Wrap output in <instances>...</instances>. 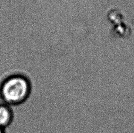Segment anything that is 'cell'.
Returning a JSON list of instances; mask_svg holds the SVG:
<instances>
[{"label":"cell","instance_id":"6da1fadb","mask_svg":"<svg viewBox=\"0 0 134 133\" xmlns=\"http://www.w3.org/2000/svg\"><path fill=\"white\" fill-rule=\"evenodd\" d=\"M31 83L21 75H14L6 78L0 86V97L4 103L15 106L24 103L30 98Z\"/></svg>","mask_w":134,"mask_h":133},{"label":"cell","instance_id":"7a4b0ae2","mask_svg":"<svg viewBox=\"0 0 134 133\" xmlns=\"http://www.w3.org/2000/svg\"><path fill=\"white\" fill-rule=\"evenodd\" d=\"M107 18L111 23V34L115 38H126L132 34V28L126 21V18L120 9L111 8L107 13Z\"/></svg>","mask_w":134,"mask_h":133},{"label":"cell","instance_id":"3957f363","mask_svg":"<svg viewBox=\"0 0 134 133\" xmlns=\"http://www.w3.org/2000/svg\"><path fill=\"white\" fill-rule=\"evenodd\" d=\"M13 111L11 107L4 103H0V127L4 129L13 120Z\"/></svg>","mask_w":134,"mask_h":133},{"label":"cell","instance_id":"277c9868","mask_svg":"<svg viewBox=\"0 0 134 133\" xmlns=\"http://www.w3.org/2000/svg\"><path fill=\"white\" fill-rule=\"evenodd\" d=\"M0 133H4V129H2V128L0 127Z\"/></svg>","mask_w":134,"mask_h":133}]
</instances>
